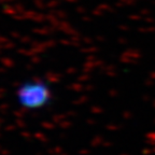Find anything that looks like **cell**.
<instances>
[{
  "label": "cell",
  "instance_id": "6da1fadb",
  "mask_svg": "<svg viewBox=\"0 0 155 155\" xmlns=\"http://www.w3.org/2000/svg\"><path fill=\"white\" fill-rule=\"evenodd\" d=\"M52 93L43 81H27L17 88L16 98L23 108L28 110L40 109L51 101Z\"/></svg>",
  "mask_w": 155,
  "mask_h": 155
}]
</instances>
